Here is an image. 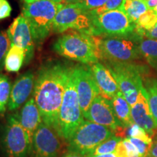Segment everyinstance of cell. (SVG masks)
I'll use <instances>...</instances> for the list:
<instances>
[{"label":"cell","mask_w":157,"mask_h":157,"mask_svg":"<svg viewBox=\"0 0 157 157\" xmlns=\"http://www.w3.org/2000/svg\"><path fill=\"white\" fill-rule=\"evenodd\" d=\"M71 67L61 62H50L40 68L35 79L34 98L43 123L58 132V116Z\"/></svg>","instance_id":"obj_1"},{"label":"cell","mask_w":157,"mask_h":157,"mask_svg":"<svg viewBox=\"0 0 157 157\" xmlns=\"http://www.w3.org/2000/svg\"><path fill=\"white\" fill-rule=\"evenodd\" d=\"M52 48L59 56L85 65L99 60L93 36L80 31L72 30L63 34L55 42Z\"/></svg>","instance_id":"obj_2"},{"label":"cell","mask_w":157,"mask_h":157,"mask_svg":"<svg viewBox=\"0 0 157 157\" xmlns=\"http://www.w3.org/2000/svg\"><path fill=\"white\" fill-rule=\"evenodd\" d=\"M63 4L50 0H36L24 3L22 14L28 21L34 42L41 45L52 31L55 18Z\"/></svg>","instance_id":"obj_3"},{"label":"cell","mask_w":157,"mask_h":157,"mask_svg":"<svg viewBox=\"0 0 157 157\" xmlns=\"http://www.w3.org/2000/svg\"><path fill=\"white\" fill-rule=\"evenodd\" d=\"M84 119L74 81L73 67H71L59 111L58 135L68 142L84 121Z\"/></svg>","instance_id":"obj_4"},{"label":"cell","mask_w":157,"mask_h":157,"mask_svg":"<svg viewBox=\"0 0 157 157\" xmlns=\"http://www.w3.org/2000/svg\"><path fill=\"white\" fill-rule=\"evenodd\" d=\"M31 142L20 123L17 113L9 115L0 137V148L4 157H29Z\"/></svg>","instance_id":"obj_5"},{"label":"cell","mask_w":157,"mask_h":157,"mask_svg":"<svg viewBox=\"0 0 157 157\" xmlns=\"http://www.w3.org/2000/svg\"><path fill=\"white\" fill-rule=\"evenodd\" d=\"M99 60L130 63L139 58L138 46L127 38L93 36Z\"/></svg>","instance_id":"obj_6"},{"label":"cell","mask_w":157,"mask_h":157,"mask_svg":"<svg viewBox=\"0 0 157 157\" xmlns=\"http://www.w3.org/2000/svg\"><path fill=\"white\" fill-rule=\"evenodd\" d=\"M134 33L135 24L121 8L93 16L92 36L128 38Z\"/></svg>","instance_id":"obj_7"},{"label":"cell","mask_w":157,"mask_h":157,"mask_svg":"<svg viewBox=\"0 0 157 157\" xmlns=\"http://www.w3.org/2000/svg\"><path fill=\"white\" fill-rule=\"evenodd\" d=\"M114 135L111 129L89 120H84L68 141V149L87 156L103 141Z\"/></svg>","instance_id":"obj_8"},{"label":"cell","mask_w":157,"mask_h":157,"mask_svg":"<svg viewBox=\"0 0 157 157\" xmlns=\"http://www.w3.org/2000/svg\"><path fill=\"white\" fill-rule=\"evenodd\" d=\"M93 15L80 3L63 5L55 18L52 31L58 34L68 30L80 31L90 35Z\"/></svg>","instance_id":"obj_9"},{"label":"cell","mask_w":157,"mask_h":157,"mask_svg":"<svg viewBox=\"0 0 157 157\" xmlns=\"http://www.w3.org/2000/svg\"><path fill=\"white\" fill-rule=\"evenodd\" d=\"M105 66L111 72L120 92L130 106L136 103L143 86L139 68L131 63L106 62Z\"/></svg>","instance_id":"obj_10"},{"label":"cell","mask_w":157,"mask_h":157,"mask_svg":"<svg viewBox=\"0 0 157 157\" xmlns=\"http://www.w3.org/2000/svg\"><path fill=\"white\" fill-rule=\"evenodd\" d=\"M87 120L103 125L113 131L116 136L124 137L127 127H123L116 117L111 101L98 95L84 115Z\"/></svg>","instance_id":"obj_11"},{"label":"cell","mask_w":157,"mask_h":157,"mask_svg":"<svg viewBox=\"0 0 157 157\" xmlns=\"http://www.w3.org/2000/svg\"><path fill=\"white\" fill-rule=\"evenodd\" d=\"M73 74L80 106L84 117L94 99L100 95V92L92 74L90 65L73 66Z\"/></svg>","instance_id":"obj_12"},{"label":"cell","mask_w":157,"mask_h":157,"mask_svg":"<svg viewBox=\"0 0 157 157\" xmlns=\"http://www.w3.org/2000/svg\"><path fill=\"white\" fill-rule=\"evenodd\" d=\"M61 139L56 129L42 123L33 137L31 157H58Z\"/></svg>","instance_id":"obj_13"},{"label":"cell","mask_w":157,"mask_h":157,"mask_svg":"<svg viewBox=\"0 0 157 157\" xmlns=\"http://www.w3.org/2000/svg\"><path fill=\"white\" fill-rule=\"evenodd\" d=\"M11 44L23 48L25 52V64L29 63L34 54L35 42L28 21L21 13L7 31Z\"/></svg>","instance_id":"obj_14"},{"label":"cell","mask_w":157,"mask_h":157,"mask_svg":"<svg viewBox=\"0 0 157 157\" xmlns=\"http://www.w3.org/2000/svg\"><path fill=\"white\" fill-rule=\"evenodd\" d=\"M131 117L133 122L146 131L152 137L157 129V124L150 110L148 95L144 86L141 88L136 103L131 106Z\"/></svg>","instance_id":"obj_15"},{"label":"cell","mask_w":157,"mask_h":157,"mask_svg":"<svg viewBox=\"0 0 157 157\" xmlns=\"http://www.w3.org/2000/svg\"><path fill=\"white\" fill-rule=\"evenodd\" d=\"M35 76L32 72L27 71L17 78L12 86L10 97L7 105L10 111H15L27 101L34 87Z\"/></svg>","instance_id":"obj_16"},{"label":"cell","mask_w":157,"mask_h":157,"mask_svg":"<svg viewBox=\"0 0 157 157\" xmlns=\"http://www.w3.org/2000/svg\"><path fill=\"white\" fill-rule=\"evenodd\" d=\"M90 68L99 90L100 95L111 101L120 91L111 72L100 62L90 65Z\"/></svg>","instance_id":"obj_17"},{"label":"cell","mask_w":157,"mask_h":157,"mask_svg":"<svg viewBox=\"0 0 157 157\" xmlns=\"http://www.w3.org/2000/svg\"><path fill=\"white\" fill-rule=\"evenodd\" d=\"M17 114L20 123L28 133L32 142L35 132L43 123L42 116L34 98H31L25 102L21 111L17 112Z\"/></svg>","instance_id":"obj_18"},{"label":"cell","mask_w":157,"mask_h":157,"mask_svg":"<svg viewBox=\"0 0 157 157\" xmlns=\"http://www.w3.org/2000/svg\"><path fill=\"white\" fill-rule=\"evenodd\" d=\"M115 115L121 124L128 127L132 124L131 117V106L120 91L111 100Z\"/></svg>","instance_id":"obj_19"},{"label":"cell","mask_w":157,"mask_h":157,"mask_svg":"<svg viewBox=\"0 0 157 157\" xmlns=\"http://www.w3.org/2000/svg\"><path fill=\"white\" fill-rule=\"evenodd\" d=\"M25 52L23 48L17 45L12 44L6 56L5 68L7 72L19 71L23 63H25Z\"/></svg>","instance_id":"obj_20"},{"label":"cell","mask_w":157,"mask_h":157,"mask_svg":"<svg viewBox=\"0 0 157 157\" xmlns=\"http://www.w3.org/2000/svg\"><path fill=\"white\" fill-rule=\"evenodd\" d=\"M121 9L133 24H135L141 15L149 10L143 0H124Z\"/></svg>","instance_id":"obj_21"},{"label":"cell","mask_w":157,"mask_h":157,"mask_svg":"<svg viewBox=\"0 0 157 157\" xmlns=\"http://www.w3.org/2000/svg\"><path fill=\"white\" fill-rule=\"evenodd\" d=\"M139 52L152 66L157 67V40L142 39L138 45Z\"/></svg>","instance_id":"obj_22"},{"label":"cell","mask_w":157,"mask_h":157,"mask_svg":"<svg viewBox=\"0 0 157 157\" xmlns=\"http://www.w3.org/2000/svg\"><path fill=\"white\" fill-rule=\"evenodd\" d=\"M157 23V13L154 10H148L140 16L135 24V33L137 36H144V33Z\"/></svg>","instance_id":"obj_23"},{"label":"cell","mask_w":157,"mask_h":157,"mask_svg":"<svg viewBox=\"0 0 157 157\" xmlns=\"http://www.w3.org/2000/svg\"><path fill=\"white\" fill-rule=\"evenodd\" d=\"M12 86L7 76L0 74V115L6 111L10 97Z\"/></svg>","instance_id":"obj_24"},{"label":"cell","mask_w":157,"mask_h":157,"mask_svg":"<svg viewBox=\"0 0 157 157\" xmlns=\"http://www.w3.org/2000/svg\"><path fill=\"white\" fill-rule=\"evenodd\" d=\"M121 137H119L116 135L110 137L107 140L103 141L101 144L98 145L91 154L87 156H96V155L106 154L110 153H114L117 147L121 140Z\"/></svg>","instance_id":"obj_25"},{"label":"cell","mask_w":157,"mask_h":157,"mask_svg":"<svg viewBox=\"0 0 157 157\" xmlns=\"http://www.w3.org/2000/svg\"><path fill=\"white\" fill-rule=\"evenodd\" d=\"M146 90L150 110L157 124V80L151 79L146 82Z\"/></svg>","instance_id":"obj_26"},{"label":"cell","mask_w":157,"mask_h":157,"mask_svg":"<svg viewBox=\"0 0 157 157\" xmlns=\"http://www.w3.org/2000/svg\"><path fill=\"white\" fill-rule=\"evenodd\" d=\"M118 157H140L135 146L127 137L122 138L115 151Z\"/></svg>","instance_id":"obj_27"},{"label":"cell","mask_w":157,"mask_h":157,"mask_svg":"<svg viewBox=\"0 0 157 157\" xmlns=\"http://www.w3.org/2000/svg\"><path fill=\"white\" fill-rule=\"evenodd\" d=\"M125 137L138 138L148 143H152V137H151V135L135 123H133L131 126L127 127Z\"/></svg>","instance_id":"obj_28"},{"label":"cell","mask_w":157,"mask_h":157,"mask_svg":"<svg viewBox=\"0 0 157 157\" xmlns=\"http://www.w3.org/2000/svg\"><path fill=\"white\" fill-rule=\"evenodd\" d=\"M11 45L7 31H0V72L5 67L6 56Z\"/></svg>","instance_id":"obj_29"},{"label":"cell","mask_w":157,"mask_h":157,"mask_svg":"<svg viewBox=\"0 0 157 157\" xmlns=\"http://www.w3.org/2000/svg\"><path fill=\"white\" fill-rule=\"evenodd\" d=\"M124 1V0H107L106 2L104 4L102 7L95 10L90 11V13L93 16H95V15H101L102 13H105V12L119 9L122 6Z\"/></svg>","instance_id":"obj_30"},{"label":"cell","mask_w":157,"mask_h":157,"mask_svg":"<svg viewBox=\"0 0 157 157\" xmlns=\"http://www.w3.org/2000/svg\"><path fill=\"white\" fill-rule=\"evenodd\" d=\"M130 142L132 143L137 148V151L140 157H148L149 150L151 148V143H148L140 139L135 138V137H127Z\"/></svg>","instance_id":"obj_31"},{"label":"cell","mask_w":157,"mask_h":157,"mask_svg":"<svg viewBox=\"0 0 157 157\" xmlns=\"http://www.w3.org/2000/svg\"><path fill=\"white\" fill-rule=\"evenodd\" d=\"M107 0H82L79 2L88 11H93L96 9L100 8Z\"/></svg>","instance_id":"obj_32"},{"label":"cell","mask_w":157,"mask_h":157,"mask_svg":"<svg viewBox=\"0 0 157 157\" xmlns=\"http://www.w3.org/2000/svg\"><path fill=\"white\" fill-rule=\"evenodd\" d=\"M12 12V7L7 0H4L0 6V20L10 17Z\"/></svg>","instance_id":"obj_33"},{"label":"cell","mask_w":157,"mask_h":157,"mask_svg":"<svg viewBox=\"0 0 157 157\" xmlns=\"http://www.w3.org/2000/svg\"><path fill=\"white\" fill-rule=\"evenodd\" d=\"M148 157H157V129L152 136V143Z\"/></svg>","instance_id":"obj_34"},{"label":"cell","mask_w":157,"mask_h":157,"mask_svg":"<svg viewBox=\"0 0 157 157\" xmlns=\"http://www.w3.org/2000/svg\"><path fill=\"white\" fill-rule=\"evenodd\" d=\"M144 36L146 37L147 39L157 40V23L153 28L149 29L148 31H146L144 33Z\"/></svg>","instance_id":"obj_35"},{"label":"cell","mask_w":157,"mask_h":157,"mask_svg":"<svg viewBox=\"0 0 157 157\" xmlns=\"http://www.w3.org/2000/svg\"><path fill=\"white\" fill-rule=\"evenodd\" d=\"M149 10H154L157 6V0H148L145 2Z\"/></svg>","instance_id":"obj_36"},{"label":"cell","mask_w":157,"mask_h":157,"mask_svg":"<svg viewBox=\"0 0 157 157\" xmlns=\"http://www.w3.org/2000/svg\"><path fill=\"white\" fill-rule=\"evenodd\" d=\"M63 157H85V156L78 154V153H76V152L69 151L66 153V154H65Z\"/></svg>","instance_id":"obj_37"},{"label":"cell","mask_w":157,"mask_h":157,"mask_svg":"<svg viewBox=\"0 0 157 157\" xmlns=\"http://www.w3.org/2000/svg\"><path fill=\"white\" fill-rule=\"evenodd\" d=\"M86 157H118L117 154L114 153H110L106 154H101V155H96V156H86Z\"/></svg>","instance_id":"obj_38"},{"label":"cell","mask_w":157,"mask_h":157,"mask_svg":"<svg viewBox=\"0 0 157 157\" xmlns=\"http://www.w3.org/2000/svg\"><path fill=\"white\" fill-rule=\"evenodd\" d=\"M82 0H63L64 5H70V4H76L81 2Z\"/></svg>","instance_id":"obj_39"},{"label":"cell","mask_w":157,"mask_h":157,"mask_svg":"<svg viewBox=\"0 0 157 157\" xmlns=\"http://www.w3.org/2000/svg\"><path fill=\"white\" fill-rule=\"evenodd\" d=\"M50 1L53 2L57 4H63V0H50Z\"/></svg>","instance_id":"obj_40"},{"label":"cell","mask_w":157,"mask_h":157,"mask_svg":"<svg viewBox=\"0 0 157 157\" xmlns=\"http://www.w3.org/2000/svg\"><path fill=\"white\" fill-rule=\"evenodd\" d=\"M23 1H24V3H31L34 1H36V0H23Z\"/></svg>","instance_id":"obj_41"},{"label":"cell","mask_w":157,"mask_h":157,"mask_svg":"<svg viewBox=\"0 0 157 157\" xmlns=\"http://www.w3.org/2000/svg\"><path fill=\"white\" fill-rule=\"evenodd\" d=\"M154 10L155 12H156V13H157V6H156V7H155V8L154 9Z\"/></svg>","instance_id":"obj_42"},{"label":"cell","mask_w":157,"mask_h":157,"mask_svg":"<svg viewBox=\"0 0 157 157\" xmlns=\"http://www.w3.org/2000/svg\"><path fill=\"white\" fill-rule=\"evenodd\" d=\"M4 1V0H0V6H1V5H2V2Z\"/></svg>","instance_id":"obj_43"},{"label":"cell","mask_w":157,"mask_h":157,"mask_svg":"<svg viewBox=\"0 0 157 157\" xmlns=\"http://www.w3.org/2000/svg\"><path fill=\"white\" fill-rule=\"evenodd\" d=\"M143 1H144V2H147V1H148V0H143Z\"/></svg>","instance_id":"obj_44"}]
</instances>
